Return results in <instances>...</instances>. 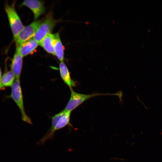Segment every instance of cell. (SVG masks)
<instances>
[{"label":"cell","instance_id":"cell-12","mask_svg":"<svg viewBox=\"0 0 162 162\" xmlns=\"http://www.w3.org/2000/svg\"><path fill=\"white\" fill-rule=\"evenodd\" d=\"M15 75L11 70L6 69L2 76L0 83L4 87L11 86L15 81Z\"/></svg>","mask_w":162,"mask_h":162},{"label":"cell","instance_id":"cell-9","mask_svg":"<svg viewBox=\"0 0 162 162\" xmlns=\"http://www.w3.org/2000/svg\"><path fill=\"white\" fill-rule=\"evenodd\" d=\"M59 70L61 77L64 82L69 87L70 89L77 85L76 82L71 78L69 70L64 62H61L59 64Z\"/></svg>","mask_w":162,"mask_h":162},{"label":"cell","instance_id":"cell-1","mask_svg":"<svg viewBox=\"0 0 162 162\" xmlns=\"http://www.w3.org/2000/svg\"><path fill=\"white\" fill-rule=\"evenodd\" d=\"M71 94L70 99L64 109L66 111L71 112L85 101L94 97L106 95H116L120 99H122L121 92L113 94L96 93L90 94H84L75 92L72 89H70Z\"/></svg>","mask_w":162,"mask_h":162},{"label":"cell","instance_id":"cell-2","mask_svg":"<svg viewBox=\"0 0 162 162\" xmlns=\"http://www.w3.org/2000/svg\"><path fill=\"white\" fill-rule=\"evenodd\" d=\"M11 87V93L8 96V98L12 99L17 105L21 113L22 120L28 124H32L31 120L26 114L24 109L23 96L20 80L16 79Z\"/></svg>","mask_w":162,"mask_h":162},{"label":"cell","instance_id":"cell-5","mask_svg":"<svg viewBox=\"0 0 162 162\" xmlns=\"http://www.w3.org/2000/svg\"><path fill=\"white\" fill-rule=\"evenodd\" d=\"M56 22V21L51 17H49L39 25L33 37V39L39 45L43 39L47 35L51 33Z\"/></svg>","mask_w":162,"mask_h":162},{"label":"cell","instance_id":"cell-10","mask_svg":"<svg viewBox=\"0 0 162 162\" xmlns=\"http://www.w3.org/2000/svg\"><path fill=\"white\" fill-rule=\"evenodd\" d=\"M55 39L54 34H49L43 39L40 45L48 53L55 55Z\"/></svg>","mask_w":162,"mask_h":162},{"label":"cell","instance_id":"cell-4","mask_svg":"<svg viewBox=\"0 0 162 162\" xmlns=\"http://www.w3.org/2000/svg\"><path fill=\"white\" fill-rule=\"evenodd\" d=\"M41 22V20H38L24 27L14 40L16 47L33 37L37 29Z\"/></svg>","mask_w":162,"mask_h":162},{"label":"cell","instance_id":"cell-14","mask_svg":"<svg viewBox=\"0 0 162 162\" xmlns=\"http://www.w3.org/2000/svg\"><path fill=\"white\" fill-rule=\"evenodd\" d=\"M2 77V71L1 68H0V82Z\"/></svg>","mask_w":162,"mask_h":162},{"label":"cell","instance_id":"cell-13","mask_svg":"<svg viewBox=\"0 0 162 162\" xmlns=\"http://www.w3.org/2000/svg\"><path fill=\"white\" fill-rule=\"evenodd\" d=\"M4 87L0 83V90H4Z\"/></svg>","mask_w":162,"mask_h":162},{"label":"cell","instance_id":"cell-11","mask_svg":"<svg viewBox=\"0 0 162 162\" xmlns=\"http://www.w3.org/2000/svg\"><path fill=\"white\" fill-rule=\"evenodd\" d=\"M55 39L54 42V51L55 55L57 58L61 62L64 59V50L58 33L54 34Z\"/></svg>","mask_w":162,"mask_h":162},{"label":"cell","instance_id":"cell-7","mask_svg":"<svg viewBox=\"0 0 162 162\" xmlns=\"http://www.w3.org/2000/svg\"><path fill=\"white\" fill-rule=\"evenodd\" d=\"M23 63V57L16 51L12 60L11 70L16 80H20Z\"/></svg>","mask_w":162,"mask_h":162},{"label":"cell","instance_id":"cell-8","mask_svg":"<svg viewBox=\"0 0 162 162\" xmlns=\"http://www.w3.org/2000/svg\"><path fill=\"white\" fill-rule=\"evenodd\" d=\"M38 45L34 39H31L16 47V51L23 57L32 52Z\"/></svg>","mask_w":162,"mask_h":162},{"label":"cell","instance_id":"cell-6","mask_svg":"<svg viewBox=\"0 0 162 162\" xmlns=\"http://www.w3.org/2000/svg\"><path fill=\"white\" fill-rule=\"evenodd\" d=\"M21 5L26 6L31 10L35 20L38 19L44 12V3L40 1L26 0L22 3Z\"/></svg>","mask_w":162,"mask_h":162},{"label":"cell","instance_id":"cell-3","mask_svg":"<svg viewBox=\"0 0 162 162\" xmlns=\"http://www.w3.org/2000/svg\"><path fill=\"white\" fill-rule=\"evenodd\" d=\"M15 2L10 5L6 2L4 10L7 14L14 40L24 27L15 8Z\"/></svg>","mask_w":162,"mask_h":162}]
</instances>
